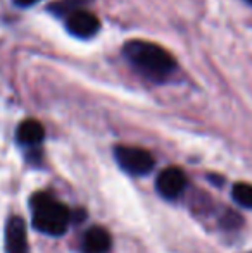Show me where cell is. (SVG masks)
Returning <instances> with one entry per match:
<instances>
[{
  "label": "cell",
  "instance_id": "obj_1",
  "mask_svg": "<svg viewBox=\"0 0 252 253\" xmlns=\"http://www.w3.org/2000/svg\"><path fill=\"white\" fill-rule=\"evenodd\" d=\"M123 55L140 74L151 81H164L171 76L176 60L161 45L145 40H130L123 47Z\"/></svg>",
  "mask_w": 252,
  "mask_h": 253
},
{
  "label": "cell",
  "instance_id": "obj_2",
  "mask_svg": "<svg viewBox=\"0 0 252 253\" xmlns=\"http://www.w3.org/2000/svg\"><path fill=\"white\" fill-rule=\"evenodd\" d=\"M31 222L33 227L47 236L59 238L66 234L71 224V210L64 203L55 200L47 191H38L31 197Z\"/></svg>",
  "mask_w": 252,
  "mask_h": 253
},
{
  "label": "cell",
  "instance_id": "obj_3",
  "mask_svg": "<svg viewBox=\"0 0 252 253\" xmlns=\"http://www.w3.org/2000/svg\"><path fill=\"white\" fill-rule=\"evenodd\" d=\"M114 159L118 166L131 176H145L154 169V157L138 147L119 145L114 148Z\"/></svg>",
  "mask_w": 252,
  "mask_h": 253
},
{
  "label": "cell",
  "instance_id": "obj_4",
  "mask_svg": "<svg viewBox=\"0 0 252 253\" xmlns=\"http://www.w3.org/2000/svg\"><path fill=\"white\" fill-rule=\"evenodd\" d=\"M66 30L69 35L81 40H88V38L95 37L101 30V21L95 14L88 12V10L73 9L66 16Z\"/></svg>",
  "mask_w": 252,
  "mask_h": 253
},
{
  "label": "cell",
  "instance_id": "obj_5",
  "mask_svg": "<svg viewBox=\"0 0 252 253\" xmlns=\"http://www.w3.org/2000/svg\"><path fill=\"white\" fill-rule=\"evenodd\" d=\"M187 186V176L180 167H166L155 179V190L166 200H176Z\"/></svg>",
  "mask_w": 252,
  "mask_h": 253
},
{
  "label": "cell",
  "instance_id": "obj_6",
  "mask_svg": "<svg viewBox=\"0 0 252 253\" xmlns=\"http://www.w3.org/2000/svg\"><path fill=\"white\" fill-rule=\"evenodd\" d=\"M5 252L7 253H30L26 224H24V220L17 215H12L9 220H7Z\"/></svg>",
  "mask_w": 252,
  "mask_h": 253
},
{
  "label": "cell",
  "instance_id": "obj_7",
  "mask_svg": "<svg viewBox=\"0 0 252 253\" xmlns=\"http://www.w3.org/2000/svg\"><path fill=\"white\" fill-rule=\"evenodd\" d=\"M112 247V238L105 227L94 226L85 231L81 238V252L83 253H107Z\"/></svg>",
  "mask_w": 252,
  "mask_h": 253
},
{
  "label": "cell",
  "instance_id": "obj_8",
  "mask_svg": "<svg viewBox=\"0 0 252 253\" xmlns=\"http://www.w3.org/2000/svg\"><path fill=\"white\" fill-rule=\"evenodd\" d=\"M16 140L21 147L26 148H37L45 140V129L40 121L37 119H26L17 126Z\"/></svg>",
  "mask_w": 252,
  "mask_h": 253
},
{
  "label": "cell",
  "instance_id": "obj_9",
  "mask_svg": "<svg viewBox=\"0 0 252 253\" xmlns=\"http://www.w3.org/2000/svg\"><path fill=\"white\" fill-rule=\"evenodd\" d=\"M232 198L237 205L252 210V184L249 183H235L232 188Z\"/></svg>",
  "mask_w": 252,
  "mask_h": 253
},
{
  "label": "cell",
  "instance_id": "obj_10",
  "mask_svg": "<svg viewBox=\"0 0 252 253\" xmlns=\"http://www.w3.org/2000/svg\"><path fill=\"white\" fill-rule=\"evenodd\" d=\"M240 224H242V217H240L237 212H232V210H228V212H226L225 215L221 217V226L226 227V229L239 227Z\"/></svg>",
  "mask_w": 252,
  "mask_h": 253
},
{
  "label": "cell",
  "instance_id": "obj_11",
  "mask_svg": "<svg viewBox=\"0 0 252 253\" xmlns=\"http://www.w3.org/2000/svg\"><path fill=\"white\" fill-rule=\"evenodd\" d=\"M85 215H87V212L83 209L74 210V212H71V222H80V220L85 219Z\"/></svg>",
  "mask_w": 252,
  "mask_h": 253
},
{
  "label": "cell",
  "instance_id": "obj_12",
  "mask_svg": "<svg viewBox=\"0 0 252 253\" xmlns=\"http://www.w3.org/2000/svg\"><path fill=\"white\" fill-rule=\"evenodd\" d=\"M40 0H14V3L19 7H31L35 5V3H38Z\"/></svg>",
  "mask_w": 252,
  "mask_h": 253
},
{
  "label": "cell",
  "instance_id": "obj_13",
  "mask_svg": "<svg viewBox=\"0 0 252 253\" xmlns=\"http://www.w3.org/2000/svg\"><path fill=\"white\" fill-rule=\"evenodd\" d=\"M73 3H76V5H80V3H88V2H92V0H71Z\"/></svg>",
  "mask_w": 252,
  "mask_h": 253
},
{
  "label": "cell",
  "instance_id": "obj_14",
  "mask_svg": "<svg viewBox=\"0 0 252 253\" xmlns=\"http://www.w3.org/2000/svg\"><path fill=\"white\" fill-rule=\"evenodd\" d=\"M246 2H247V3H251V5H252V0H246Z\"/></svg>",
  "mask_w": 252,
  "mask_h": 253
}]
</instances>
